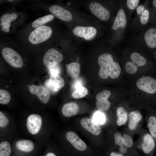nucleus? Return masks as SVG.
<instances>
[{
	"label": "nucleus",
	"mask_w": 156,
	"mask_h": 156,
	"mask_svg": "<svg viewBox=\"0 0 156 156\" xmlns=\"http://www.w3.org/2000/svg\"><path fill=\"white\" fill-rule=\"evenodd\" d=\"M61 37L58 27L52 22L38 27L18 39L27 48L47 49Z\"/></svg>",
	"instance_id": "obj_1"
},
{
	"label": "nucleus",
	"mask_w": 156,
	"mask_h": 156,
	"mask_svg": "<svg viewBox=\"0 0 156 156\" xmlns=\"http://www.w3.org/2000/svg\"><path fill=\"white\" fill-rule=\"evenodd\" d=\"M27 17L25 12H18L14 8L8 9L0 16L1 34L8 35L16 33L17 29L24 25Z\"/></svg>",
	"instance_id": "obj_2"
},
{
	"label": "nucleus",
	"mask_w": 156,
	"mask_h": 156,
	"mask_svg": "<svg viewBox=\"0 0 156 156\" xmlns=\"http://www.w3.org/2000/svg\"><path fill=\"white\" fill-rule=\"evenodd\" d=\"M30 7L47 11L56 18L70 27L75 23L83 18L77 16L75 13L69 7L61 4H47L42 2L32 4Z\"/></svg>",
	"instance_id": "obj_3"
},
{
	"label": "nucleus",
	"mask_w": 156,
	"mask_h": 156,
	"mask_svg": "<svg viewBox=\"0 0 156 156\" xmlns=\"http://www.w3.org/2000/svg\"><path fill=\"white\" fill-rule=\"evenodd\" d=\"M20 42L4 36L0 39L1 53L5 61L11 66L21 68L24 64L22 57L18 52Z\"/></svg>",
	"instance_id": "obj_4"
},
{
	"label": "nucleus",
	"mask_w": 156,
	"mask_h": 156,
	"mask_svg": "<svg viewBox=\"0 0 156 156\" xmlns=\"http://www.w3.org/2000/svg\"><path fill=\"white\" fill-rule=\"evenodd\" d=\"M97 62L100 67L99 71V77L102 79H107L109 76L115 79L119 76L121 68L119 64L114 60L112 55L104 53L100 55L97 59Z\"/></svg>",
	"instance_id": "obj_5"
},
{
	"label": "nucleus",
	"mask_w": 156,
	"mask_h": 156,
	"mask_svg": "<svg viewBox=\"0 0 156 156\" xmlns=\"http://www.w3.org/2000/svg\"><path fill=\"white\" fill-rule=\"evenodd\" d=\"M71 33L76 38L84 41L94 40L99 34V29L93 23H88L85 19L77 21L70 26Z\"/></svg>",
	"instance_id": "obj_6"
},
{
	"label": "nucleus",
	"mask_w": 156,
	"mask_h": 156,
	"mask_svg": "<svg viewBox=\"0 0 156 156\" xmlns=\"http://www.w3.org/2000/svg\"><path fill=\"white\" fill-rule=\"evenodd\" d=\"M88 8L92 14L101 21L108 22L112 18V11L107 5L100 1H90Z\"/></svg>",
	"instance_id": "obj_7"
},
{
	"label": "nucleus",
	"mask_w": 156,
	"mask_h": 156,
	"mask_svg": "<svg viewBox=\"0 0 156 156\" xmlns=\"http://www.w3.org/2000/svg\"><path fill=\"white\" fill-rule=\"evenodd\" d=\"M127 23V17L124 7H119L116 14L113 20L112 27L113 40L116 41L121 39L123 32L126 27Z\"/></svg>",
	"instance_id": "obj_8"
},
{
	"label": "nucleus",
	"mask_w": 156,
	"mask_h": 156,
	"mask_svg": "<svg viewBox=\"0 0 156 156\" xmlns=\"http://www.w3.org/2000/svg\"><path fill=\"white\" fill-rule=\"evenodd\" d=\"M56 41L47 49L43 57V63L48 68L58 64L64 59L62 54L55 47Z\"/></svg>",
	"instance_id": "obj_9"
},
{
	"label": "nucleus",
	"mask_w": 156,
	"mask_h": 156,
	"mask_svg": "<svg viewBox=\"0 0 156 156\" xmlns=\"http://www.w3.org/2000/svg\"><path fill=\"white\" fill-rule=\"evenodd\" d=\"M55 18L53 15L50 14L37 18L18 31L17 35L18 38L26 34L38 27L53 22Z\"/></svg>",
	"instance_id": "obj_10"
},
{
	"label": "nucleus",
	"mask_w": 156,
	"mask_h": 156,
	"mask_svg": "<svg viewBox=\"0 0 156 156\" xmlns=\"http://www.w3.org/2000/svg\"><path fill=\"white\" fill-rule=\"evenodd\" d=\"M136 85L139 89L148 94H156V80L152 77H142L137 81Z\"/></svg>",
	"instance_id": "obj_11"
},
{
	"label": "nucleus",
	"mask_w": 156,
	"mask_h": 156,
	"mask_svg": "<svg viewBox=\"0 0 156 156\" xmlns=\"http://www.w3.org/2000/svg\"><path fill=\"white\" fill-rule=\"evenodd\" d=\"M143 42L148 48L153 50L156 48V24L149 27L143 34Z\"/></svg>",
	"instance_id": "obj_12"
},
{
	"label": "nucleus",
	"mask_w": 156,
	"mask_h": 156,
	"mask_svg": "<svg viewBox=\"0 0 156 156\" xmlns=\"http://www.w3.org/2000/svg\"><path fill=\"white\" fill-rule=\"evenodd\" d=\"M42 123L41 116L37 114H31L28 117L26 125L28 131L33 135L37 133L40 130Z\"/></svg>",
	"instance_id": "obj_13"
},
{
	"label": "nucleus",
	"mask_w": 156,
	"mask_h": 156,
	"mask_svg": "<svg viewBox=\"0 0 156 156\" xmlns=\"http://www.w3.org/2000/svg\"><path fill=\"white\" fill-rule=\"evenodd\" d=\"M45 85L50 92L54 94L64 87V81L60 75H51L46 81Z\"/></svg>",
	"instance_id": "obj_14"
},
{
	"label": "nucleus",
	"mask_w": 156,
	"mask_h": 156,
	"mask_svg": "<svg viewBox=\"0 0 156 156\" xmlns=\"http://www.w3.org/2000/svg\"><path fill=\"white\" fill-rule=\"evenodd\" d=\"M29 88L31 93L36 95L42 103L46 104L48 103L50 98V93L46 87L33 84L29 86Z\"/></svg>",
	"instance_id": "obj_15"
},
{
	"label": "nucleus",
	"mask_w": 156,
	"mask_h": 156,
	"mask_svg": "<svg viewBox=\"0 0 156 156\" xmlns=\"http://www.w3.org/2000/svg\"><path fill=\"white\" fill-rule=\"evenodd\" d=\"M66 138L77 150L83 151L86 149L87 146L85 142L75 132L72 131L68 132L66 134Z\"/></svg>",
	"instance_id": "obj_16"
},
{
	"label": "nucleus",
	"mask_w": 156,
	"mask_h": 156,
	"mask_svg": "<svg viewBox=\"0 0 156 156\" xmlns=\"http://www.w3.org/2000/svg\"><path fill=\"white\" fill-rule=\"evenodd\" d=\"M80 123L83 128L94 135H99L101 132L99 125L91 118H83L81 120Z\"/></svg>",
	"instance_id": "obj_17"
},
{
	"label": "nucleus",
	"mask_w": 156,
	"mask_h": 156,
	"mask_svg": "<svg viewBox=\"0 0 156 156\" xmlns=\"http://www.w3.org/2000/svg\"><path fill=\"white\" fill-rule=\"evenodd\" d=\"M155 144L154 138L150 134L146 133L143 136V142L142 144V148L146 154L151 152L154 149Z\"/></svg>",
	"instance_id": "obj_18"
},
{
	"label": "nucleus",
	"mask_w": 156,
	"mask_h": 156,
	"mask_svg": "<svg viewBox=\"0 0 156 156\" xmlns=\"http://www.w3.org/2000/svg\"><path fill=\"white\" fill-rule=\"evenodd\" d=\"M79 109V106L77 103L70 102L63 105L62 112L64 116L70 117L78 113Z\"/></svg>",
	"instance_id": "obj_19"
},
{
	"label": "nucleus",
	"mask_w": 156,
	"mask_h": 156,
	"mask_svg": "<svg viewBox=\"0 0 156 156\" xmlns=\"http://www.w3.org/2000/svg\"><path fill=\"white\" fill-rule=\"evenodd\" d=\"M16 146L18 150L25 153L31 152L34 148L33 142L27 140H22L18 141L16 143Z\"/></svg>",
	"instance_id": "obj_20"
},
{
	"label": "nucleus",
	"mask_w": 156,
	"mask_h": 156,
	"mask_svg": "<svg viewBox=\"0 0 156 156\" xmlns=\"http://www.w3.org/2000/svg\"><path fill=\"white\" fill-rule=\"evenodd\" d=\"M129 117V128L131 130H133L135 129L138 123L141 120L142 115L139 112L135 111L130 112Z\"/></svg>",
	"instance_id": "obj_21"
},
{
	"label": "nucleus",
	"mask_w": 156,
	"mask_h": 156,
	"mask_svg": "<svg viewBox=\"0 0 156 156\" xmlns=\"http://www.w3.org/2000/svg\"><path fill=\"white\" fill-rule=\"evenodd\" d=\"M66 71L72 78L75 79L79 76L80 71V65L76 62H72L66 65Z\"/></svg>",
	"instance_id": "obj_22"
},
{
	"label": "nucleus",
	"mask_w": 156,
	"mask_h": 156,
	"mask_svg": "<svg viewBox=\"0 0 156 156\" xmlns=\"http://www.w3.org/2000/svg\"><path fill=\"white\" fill-rule=\"evenodd\" d=\"M131 62L138 67L145 65L147 62L146 58L137 52H133L130 55Z\"/></svg>",
	"instance_id": "obj_23"
},
{
	"label": "nucleus",
	"mask_w": 156,
	"mask_h": 156,
	"mask_svg": "<svg viewBox=\"0 0 156 156\" xmlns=\"http://www.w3.org/2000/svg\"><path fill=\"white\" fill-rule=\"evenodd\" d=\"M116 113L118 117L117 125L121 126L125 124L127 119V114L126 110L123 107H120L117 109Z\"/></svg>",
	"instance_id": "obj_24"
},
{
	"label": "nucleus",
	"mask_w": 156,
	"mask_h": 156,
	"mask_svg": "<svg viewBox=\"0 0 156 156\" xmlns=\"http://www.w3.org/2000/svg\"><path fill=\"white\" fill-rule=\"evenodd\" d=\"M138 16L140 24L143 26L146 25L149 22H151V13L150 8H148V5L144 12Z\"/></svg>",
	"instance_id": "obj_25"
},
{
	"label": "nucleus",
	"mask_w": 156,
	"mask_h": 156,
	"mask_svg": "<svg viewBox=\"0 0 156 156\" xmlns=\"http://www.w3.org/2000/svg\"><path fill=\"white\" fill-rule=\"evenodd\" d=\"M148 127L152 136L156 139V117L153 116H151L148 119Z\"/></svg>",
	"instance_id": "obj_26"
},
{
	"label": "nucleus",
	"mask_w": 156,
	"mask_h": 156,
	"mask_svg": "<svg viewBox=\"0 0 156 156\" xmlns=\"http://www.w3.org/2000/svg\"><path fill=\"white\" fill-rule=\"evenodd\" d=\"M11 148L10 144L7 141H3L0 144V156H10Z\"/></svg>",
	"instance_id": "obj_27"
},
{
	"label": "nucleus",
	"mask_w": 156,
	"mask_h": 156,
	"mask_svg": "<svg viewBox=\"0 0 156 156\" xmlns=\"http://www.w3.org/2000/svg\"><path fill=\"white\" fill-rule=\"evenodd\" d=\"M88 93V90L87 88L81 86L75 89L71 93L72 96L75 99L83 98Z\"/></svg>",
	"instance_id": "obj_28"
},
{
	"label": "nucleus",
	"mask_w": 156,
	"mask_h": 156,
	"mask_svg": "<svg viewBox=\"0 0 156 156\" xmlns=\"http://www.w3.org/2000/svg\"><path fill=\"white\" fill-rule=\"evenodd\" d=\"M93 120L99 125H103L106 122L105 114L100 111L95 112L93 116Z\"/></svg>",
	"instance_id": "obj_29"
},
{
	"label": "nucleus",
	"mask_w": 156,
	"mask_h": 156,
	"mask_svg": "<svg viewBox=\"0 0 156 156\" xmlns=\"http://www.w3.org/2000/svg\"><path fill=\"white\" fill-rule=\"evenodd\" d=\"M96 106L100 111H105L109 110L110 107V103L107 99H102L97 100Z\"/></svg>",
	"instance_id": "obj_30"
},
{
	"label": "nucleus",
	"mask_w": 156,
	"mask_h": 156,
	"mask_svg": "<svg viewBox=\"0 0 156 156\" xmlns=\"http://www.w3.org/2000/svg\"><path fill=\"white\" fill-rule=\"evenodd\" d=\"M11 99L10 93L6 90H0V103L2 104H6L10 102Z\"/></svg>",
	"instance_id": "obj_31"
},
{
	"label": "nucleus",
	"mask_w": 156,
	"mask_h": 156,
	"mask_svg": "<svg viewBox=\"0 0 156 156\" xmlns=\"http://www.w3.org/2000/svg\"><path fill=\"white\" fill-rule=\"evenodd\" d=\"M138 67L131 62H127L125 65V69L126 72L130 74H133L136 73L138 70Z\"/></svg>",
	"instance_id": "obj_32"
},
{
	"label": "nucleus",
	"mask_w": 156,
	"mask_h": 156,
	"mask_svg": "<svg viewBox=\"0 0 156 156\" xmlns=\"http://www.w3.org/2000/svg\"><path fill=\"white\" fill-rule=\"evenodd\" d=\"M151 23L156 24V0L151 1Z\"/></svg>",
	"instance_id": "obj_33"
},
{
	"label": "nucleus",
	"mask_w": 156,
	"mask_h": 156,
	"mask_svg": "<svg viewBox=\"0 0 156 156\" xmlns=\"http://www.w3.org/2000/svg\"><path fill=\"white\" fill-rule=\"evenodd\" d=\"M140 1L139 0H127L126 3V6L129 10H134L138 6Z\"/></svg>",
	"instance_id": "obj_34"
},
{
	"label": "nucleus",
	"mask_w": 156,
	"mask_h": 156,
	"mask_svg": "<svg viewBox=\"0 0 156 156\" xmlns=\"http://www.w3.org/2000/svg\"><path fill=\"white\" fill-rule=\"evenodd\" d=\"M111 93L110 92L106 90H104L102 91L98 94L96 96V99L99 100L102 99H108L110 96Z\"/></svg>",
	"instance_id": "obj_35"
},
{
	"label": "nucleus",
	"mask_w": 156,
	"mask_h": 156,
	"mask_svg": "<svg viewBox=\"0 0 156 156\" xmlns=\"http://www.w3.org/2000/svg\"><path fill=\"white\" fill-rule=\"evenodd\" d=\"M123 142L127 148L131 147L133 145V140L132 138L129 135L124 134L123 137Z\"/></svg>",
	"instance_id": "obj_36"
},
{
	"label": "nucleus",
	"mask_w": 156,
	"mask_h": 156,
	"mask_svg": "<svg viewBox=\"0 0 156 156\" xmlns=\"http://www.w3.org/2000/svg\"><path fill=\"white\" fill-rule=\"evenodd\" d=\"M9 122L8 118L1 111L0 112V127H6Z\"/></svg>",
	"instance_id": "obj_37"
},
{
	"label": "nucleus",
	"mask_w": 156,
	"mask_h": 156,
	"mask_svg": "<svg viewBox=\"0 0 156 156\" xmlns=\"http://www.w3.org/2000/svg\"><path fill=\"white\" fill-rule=\"evenodd\" d=\"M49 70L51 75H59L61 71L60 66L58 64L53 67L49 68Z\"/></svg>",
	"instance_id": "obj_38"
},
{
	"label": "nucleus",
	"mask_w": 156,
	"mask_h": 156,
	"mask_svg": "<svg viewBox=\"0 0 156 156\" xmlns=\"http://www.w3.org/2000/svg\"><path fill=\"white\" fill-rule=\"evenodd\" d=\"M114 139L116 144L120 146L123 144V138L121 135L119 133H116L114 134Z\"/></svg>",
	"instance_id": "obj_39"
},
{
	"label": "nucleus",
	"mask_w": 156,
	"mask_h": 156,
	"mask_svg": "<svg viewBox=\"0 0 156 156\" xmlns=\"http://www.w3.org/2000/svg\"><path fill=\"white\" fill-rule=\"evenodd\" d=\"M83 86L82 80L80 79H77L73 82L72 85V88L76 89L77 88Z\"/></svg>",
	"instance_id": "obj_40"
},
{
	"label": "nucleus",
	"mask_w": 156,
	"mask_h": 156,
	"mask_svg": "<svg viewBox=\"0 0 156 156\" xmlns=\"http://www.w3.org/2000/svg\"><path fill=\"white\" fill-rule=\"evenodd\" d=\"M119 149L120 151L123 153H126L127 151V148L124 144L120 146Z\"/></svg>",
	"instance_id": "obj_41"
},
{
	"label": "nucleus",
	"mask_w": 156,
	"mask_h": 156,
	"mask_svg": "<svg viewBox=\"0 0 156 156\" xmlns=\"http://www.w3.org/2000/svg\"><path fill=\"white\" fill-rule=\"evenodd\" d=\"M110 156H123L121 154L113 152H112L110 153Z\"/></svg>",
	"instance_id": "obj_42"
},
{
	"label": "nucleus",
	"mask_w": 156,
	"mask_h": 156,
	"mask_svg": "<svg viewBox=\"0 0 156 156\" xmlns=\"http://www.w3.org/2000/svg\"><path fill=\"white\" fill-rule=\"evenodd\" d=\"M156 50L155 51V55H156Z\"/></svg>",
	"instance_id": "obj_43"
}]
</instances>
